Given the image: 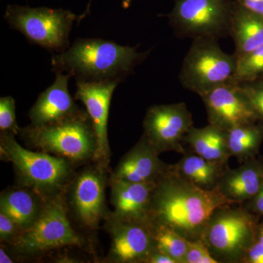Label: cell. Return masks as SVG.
Wrapping results in <instances>:
<instances>
[{
    "label": "cell",
    "instance_id": "obj_19",
    "mask_svg": "<svg viewBox=\"0 0 263 263\" xmlns=\"http://www.w3.org/2000/svg\"><path fill=\"white\" fill-rule=\"evenodd\" d=\"M46 202L30 189L18 185L2 193L0 212L9 216L23 231L37 219Z\"/></svg>",
    "mask_w": 263,
    "mask_h": 263
},
{
    "label": "cell",
    "instance_id": "obj_16",
    "mask_svg": "<svg viewBox=\"0 0 263 263\" xmlns=\"http://www.w3.org/2000/svg\"><path fill=\"white\" fill-rule=\"evenodd\" d=\"M51 86L38 97L29 111L31 125L41 127L65 119L80 110L68 89L70 76L57 72Z\"/></svg>",
    "mask_w": 263,
    "mask_h": 263
},
{
    "label": "cell",
    "instance_id": "obj_36",
    "mask_svg": "<svg viewBox=\"0 0 263 263\" xmlns=\"http://www.w3.org/2000/svg\"><path fill=\"white\" fill-rule=\"evenodd\" d=\"M133 0H122V7L124 9H127L130 6Z\"/></svg>",
    "mask_w": 263,
    "mask_h": 263
},
{
    "label": "cell",
    "instance_id": "obj_25",
    "mask_svg": "<svg viewBox=\"0 0 263 263\" xmlns=\"http://www.w3.org/2000/svg\"><path fill=\"white\" fill-rule=\"evenodd\" d=\"M263 76V44L243 56L237 57L235 80L247 81Z\"/></svg>",
    "mask_w": 263,
    "mask_h": 263
},
{
    "label": "cell",
    "instance_id": "obj_12",
    "mask_svg": "<svg viewBox=\"0 0 263 263\" xmlns=\"http://www.w3.org/2000/svg\"><path fill=\"white\" fill-rule=\"evenodd\" d=\"M200 98L206 109L209 124L222 130L261 121L238 81L219 85Z\"/></svg>",
    "mask_w": 263,
    "mask_h": 263
},
{
    "label": "cell",
    "instance_id": "obj_29",
    "mask_svg": "<svg viewBox=\"0 0 263 263\" xmlns=\"http://www.w3.org/2000/svg\"><path fill=\"white\" fill-rule=\"evenodd\" d=\"M22 231L13 219L4 213L0 212V240L2 243L10 245Z\"/></svg>",
    "mask_w": 263,
    "mask_h": 263
},
{
    "label": "cell",
    "instance_id": "obj_3",
    "mask_svg": "<svg viewBox=\"0 0 263 263\" xmlns=\"http://www.w3.org/2000/svg\"><path fill=\"white\" fill-rule=\"evenodd\" d=\"M1 157L14 167L19 186L30 189L47 200L64 194L73 179L70 161L21 146L12 133H1Z\"/></svg>",
    "mask_w": 263,
    "mask_h": 263
},
{
    "label": "cell",
    "instance_id": "obj_14",
    "mask_svg": "<svg viewBox=\"0 0 263 263\" xmlns=\"http://www.w3.org/2000/svg\"><path fill=\"white\" fill-rule=\"evenodd\" d=\"M121 79L82 82L77 81L75 98L86 107L97 138V151L94 162L103 168L108 167L110 149L108 136L109 110L112 96Z\"/></svg>",
    "mask_w": 263,
    "mask_h": 263
},
{
    "label": "cell",
    "instance_id": "obj_26",
    "mask_svg": "<svg viewBox=\"0 0 263 263\" xmlns=\"http://www.w3.org/2000/svg\"><path fill=\"white\" fill-rule=\"evenodd\" d=\"M0 130L17 135L20 130L15 116V102L10 96L0 98Z\"/></svg>",
    "mask_w": 263,
    "mask_h": 263
},
{
    "label": "cell",
    "instance_id": "obj_27",
    "mask_svg": "<svg viewBox=\"0 0 263 263\" xmlns=\"http://www.w3.org/2000/svg\"><path fill=\"white\" fill-rule=\"evenodd\" d=\"M239 84L263 122V76L253 80L240 81Z\"/></svg>",
    "mask_w": 263,
    "mask_h": 263
},
{
    "label": "cell",
    "instance_id": "obj_34",
    "mask_svg": "<svg viewBox=\"0 0 263 263\" xmlns=\"http://www.w3.org/2000/svg\"><path fill=\"white\" fill-rule=\"evenodd\" d=\"M0 262L1 263H12L13 262V259L8 255V254L5 252L4 249L1 247L0 249Z\"/></svg>",
    "mask_w": 263,
    "mask_h": 263
},
{
    "label": "cell",
    "instance_id": "obj_21",
    "mask_svg": "<svg viewBox=\"0 0 263 263\" xmlns=\"http://www.w3.org/2000/svg\"><path fill=\"white\" fill-rule=\"evenodd\" d=\"M182 155L177 163L172 164L173 170L202 190H215L229 167L228 163L205 160L192 151L185 152Z\"/></svg>",
    "mask_w": 263,
    "mask_h": 263
},
{
    "label": "cell",
    "instance_id": "obj_20",
    "mask_svg": "<svg viewBox=\"0 0 263 263\" xmlns=\"http://www.w3.org/2000/svg\"><path fill=\"white\" fill-rule=\"evenodd\" d=\"M230 36L234 41L236 57L254 51L263 44V15L235 2Z\"/></svg>",
    "mask_w": 263,
    "mask_h": 263
},
{
    "label": "cell",
    "instance_id": "obj_11",
    "mask_svg": "<svg viewBox=\"0 0 263 263\" xmlns=\"http://www.w3.org/2000/svg\"><path fill=\"white\" fill-rule=\"evenodd\" d=\"M105 168L87 167L71 181L70 206L76 220L85 229H98L109 214L105 200Z\"/></svg>",
    "mask_w": 263,
    "mask_h": 263
},
{
    "label": "cell",
    "instance_id": "obj_10",
    "mask_svg": "<svg viewBox=\"0 0 263 263\" xmlns=\"http://www.w3.org/2000/svg\"><path fill=\"white\" fill-rule=\"evenodd\" d=\"M143 134L159 154L176 152L183 155V138L193 127V115L184 103L153 105L147 110Z\"/></svg>",
    "mask_w": 263,
    "mask_h": 263
},
{
    "label": "cell",
    "instance_id": "obj_15",
    "mask_svg": "<svg viewBox=\"0 0 263 263\" xmlns=\"http://www.w3.org/2000/svg\"><path fill=\"white\" fill-rule=\"evenodd\" d=\"M160 154L144 135L119 161L110 179L135 183H157L172 164L162 162Z\"/></svg>",
    "mask_w": 263,
    "mask_h": 263
},
{
    "label": "cell",
    "instance_id": "obj_6",
    "mask_svg": "<svg viewBox=\"0 0 263 263\" xmlns=\"http://www.w3.org/2000/svg\"><path fill=\"white\" fill-rule=\"evenodd\" d=\"M219 40L194 39L179 73L183 87L201 96L219 85L235 80L237 57L221 50Z\"/></svg>",
    "mask_w": 263,
    "mask_h": 263
},
{
    "label": "cell",
    "instance_id": "obj_22",
    "mask_svg": "<svg viewBox=\"0 0 263 263\" xmlns=\"http://www.w3.org/2000/svg\"><path fill=\"white\" fill-rule=\"evenodd\" d=\"M190 151L212 162L228 163L230 157L227 132L209 124L202 128L192 127L183 138Z\"/></svg>",
    "mask_w": 263,
    "mask_h": 263
},
{
    "label": "cell",
    "instance_id": "obj_2",
    "mask_svg": "<svg viewBox=\"0 0 263 263\" xmlns=\"http://www.w3.org/2000/svg\"><path fill=\"white\" fill-rule=\"evenodd\" d=\"M148 53H140L137 47L120 46L114 41L79 38L65 51L52 57V70L66 72L82 82L122 79Z\"/></svg>",
    "mask_w": 263,
    "mask_h": 263
},
{
    "label": "cell",
    "instance_id": "obj_31",
    "mask_svg": "<svg viewBox=\"0 0 263 263\" xmlns=\"http://www.w3.org/2000/svg\"><path fill=\"white\" fill-rule=\"evenodd\" d=\"M245 207L254 214L263 216V186L253 198L247 202Z\"/></svg>",
    "mask_w": 263,
    "mask_h": 263
},
{
    "label": "cell",
    "instance_id": "obj_37",
    "mask_svg": "<svg viewBox=\"0 0 263 263\" xmlns=\"http://www.w3.org/2000/svg\"><path fill=\"white\" fill-rule=\"evenodd\" d=\"M91 0H90L89 4L88 5L87 9H86V12H85L84 14L81 15V16H82V19L84 18L85 16H86V14H88V13H89L90 4H91Z\"/></svg>",
    "mask_w": 263,
    "mask_h": 263
},
{
    "label": "cell",
    "instance_id": "obj_30",
    "mask_svg": "<svg viewBox=\"0 0 263 263\" xmlns=\"http://www.w3.org/2000/svg\"><path fill=\"white\" fill-rule=\"evenodd\" d=\"M242 263H263V246L255 240L247 250Z\"/></svg>",
    "mask_w": 263,
    "mask_h": 263
},
{
    "label": "cell",
    "instance_id": "obj_17",
    "mask_svg": "<svg viewBox=\"0 0 263 263\" xmlns=\"http://www.w3.org/2000/svg\"><path fill=\"white\" fill-rule=\"evenodd\" d=\"M157 183H135L109 179L110 199L117 219L129 221H147L151 202Z\"/></svg>",
    "mask_w": 263,
    "mask_h": 263
},
{
    "label": "cell",
    "instance_id": "obj_32",
    "mask_svg": "<svg viewBox=\"0 0 263 263\" xmlns=\"http://www.w3.org/2000/svg\"><path fill=\"white\" fill-rule=\"evenodd\" d=\"M245 8L263 15V0H234Z\"/></svg>",
    "mask_w": 263,
    "mask_h": 263
},
{
    "label": "cell",
    "instance_id": "obj_5",
    "mask_svg": "<svg viewBox=\"0 0 263 263\" xmlns=\"http://www.w3.org/2000/svg\"><path fill=\"white\" fill-rule=\"evenodd\" d=\"M235 205L216 209L202 233L201 240L219 263H242L257 237L259 215Z\"/></svg>",
    "mask_w": 263,
    "mask_h": 263
},
{
    "label": "cell",
    "instance_id": "obj_24",
    "mask_svg": "<svg viewBox=\"0 0 263 263\" xmlns=\"http://www.w3.org/2000/svg\"><path fill=\"white\" fill-rule=\"evenodd\" d=\"M150 224L156 247L174 259L176 263H184L188 240L168 227Z\"/></svg>",
    "mask_w": 263,
    "mask_h": 263
},
{
    "label": "cell",
    "instance_id": "obj_13",
    "mask_svg": "<svg viewBox=\"0 0 263 263\" xmlns=\"http://www.w3.org/2000/svg\"><path fill=\"white\" fill-rule=\"evenodd\" d=\"M105 220L111 239L109 260L117 263H146L156 248L150 223L120 220L110 213Z\"/></svg>",
    "mask_w": 263,
    "mask_h": 263
},
{
    "label": "cell",
    "instance_id": "obj_4",
    "mask_svg": "<svg viewBox=\"0 0 263 263\" xmlns=\"http://www.w3.org/2000/svg\"><path fill=\"white\" fill-rule=\"evenodd\" d=\"M29 146L38 152L61 157L72 164L94 161L97 138L87 112L78 113L41 127L20 128L19 133Z\"/></svg>",
    "mask_w": 263,
    "mask_h": 263
},
{
    "label": "cell",
    "instance_id": "obj_8",
    "mask_svg": "<svg viewBox=\"0 0 263 263\" xmlns=\"http://www.w3.org/2000/svg\"><path fill=\"white\" fill-rule=\"evenodd\" d=\"M82 245L69 220L64 194L47 200L35 221L10 243L15 252L26 256Z\"/></svg>",
    "mask_w": 263,
    "mask_h": 263
},
{
    "label": "cell",
    "instance_id": "obj_35",
    "mask_svg": "<svg viewBox=\"0 0 263 263\" xmlns=\"http://www.w3.org/2000/svg\"><path fill=\"white\" fill-rule=\"evenodd\" d=\"M256 240L258 241L261 245L263 246V221L261 224H259L258 229L257 232V237Z\"/></svg>",
    "mask_w": 263,
    "mask_h": 263
},
{
    "label": "cell",
    "instance_id": "obj_18",
    "mask_svg": "<svg viewBox=\"0 0 263 263\" xmlns=\"http://www.w3.org/2000/svg\"><path fill=\"white\" fill-rule=\"evenodd\" d=\"M263 186V157H255L238 168L229 167L221 176L217 189L222 195L237 205L253 198Z\"/></svg>",
    "mask_w": 263,
    "mask_h": 263
},
{
    "label": "cell",
    "instance_id": "obj_9",
    "mask_svg": "<svg viewBox=\"0 0 263 263\" xmlns=\"http://www.w3.org/2000/svg\"><path fill=\"white\" fill-rule=\"evenodd\" d=\"M167 17L179 37L219 40L230 36L234 0H174Z\"/></svg>",
    "mask_w": 263,
    "mask_h": 263
},
{
    "label": "cell",
    "instance_id": "obj_1",
    "mask_svg": "<svg viewBox=\"0 0 263 263\" xmlns=\"http://www.w3.org/2000/svg\"><path fill=\"white\" fill-rule=\"evenodd\" d=\"M234 204L217 189L205 190L195 186L171 166L156 183L148 221L168 227L186 240H197L201 239L216 209Z\"/></svg>",
    "mask_w": 263,
    "mask_h": 263
},
{
    "label": "cell",
    "instance_id": "obj_33",
    "mask_svg": "<svg viewBox=\"0 0 263 263\" xmlns=\"http://www.w3.org/2000/svg\"><path fill=\"white\" fill-rule=\"evenodd\" d=\"M146 263H176V262L167 254L161 252L156 247L147 259Z\"/></svg>",
    "mask_w": 263,
    "mask_h": 263
},
{
    "label": "cell",
    "instance_id": "obj_23",
    "mask_svg": "<svg viewBox=\"0 0 263 263\" xmlns=\"http://www.w3.org/2000/svg\"><path fill=\"white\" fill-rule=\"evenodd\" d=\"M227 140L230 156L240 163L255 158L263 141V122L232 128L227 132Z\"/></svg>",
    "mask_w": 263,
    "mask_h": 263
},
{
    "label": "cell",
    "instance_id": "obj_7",
    "mask_svg": "<svg viewBox=\"0 0 263 263\" xmlns=\"http://www.w3.org/2000/svg\"><path fill=\"white\" fill-rule=\"evenodd\" d=\"M4 18L29 43L58 53L70 47L72 24L82 19L70 10L20 5H8Z\"/></svg>",
    "mask_w": 263,
    "mask_h": 263
},
{
    "label": "cell",
    "instance_id": "obj_28",
    "mask_svg": "<svg viewBox=\"0 0 263 263\" xmlns=\"http://www.w3.org/2000/svg\"><path fill=\"white\" fill-rule=\"evenodd\" d=\"M184 263H219L201 239L188 240Z\"/></svg>",
    "mask_w": 263,
    "mask_h": 263
}]
</instances>
